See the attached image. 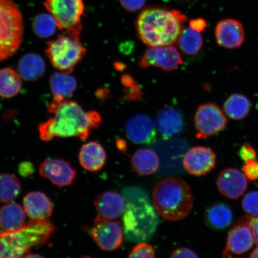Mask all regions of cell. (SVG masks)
Listing matches in <instances>:
<instances>
[{
	"instance_id": "cell-1",
	"label": "cell",
	"mask_w": 258,
	"mask_h": 258,
	"mask_svg": "<svg viewBox=\"0 0 258 258\" xmlns=\"http://www.w3.org/2000/svg\"><path fill=\"white\" fill-rule=\"evenodd\" d=\"M47 110L52 117L38 125L39 137L45 142L56 138L74 137L85 140L102 122L99 112L85 111L78 103L72 100L53 101L48 105Z\"/></svg>"
},
{
	"instance_id": "cell-2",
	"label": "cell",
	"mask_w": 258,
	"mask_h": 258,
	"mask_svg": "<svg viewBox=\"0 0 258 258\" xmlns=\"http://www.w3.org/2000/svg\"><path fill=\"white\" fill-rule=\"evenodd\" d=\"M125 207L122 214L125 238L135 243H145L152 238L159 218L147 193L138 186L125 187L122 191Z\"/></svg>"
},
{
	"instance_id": "cell-3",
	"label": "cell",
	"mask_w": 258,
	"mask_h": 258,
	"mask_svg": "<svg viewBox=\"0 0 258 258\" xmlns=\"http://www.w3.org/2000/svg\"><path fill=\"white\" fill-rule=\"evenodd\" d=\"M186 16L176 10L145 9L137 21L138 37L150 47L170 46L178 40Z\"/></svg>"
},
{
	"instance_id": "cell-4",
	"label": "cell",
	"mask_w": 258,
	"mask_h": 258,
	"mask_svg": "<svg viewBox=\"0 0 258 258\" xmlns=\"http://www.w3.org/2000/svg\"><path fill=\"white\" fill-rule=\"evenodd\" d=\"M153 203L161 217L169 221L182 220L192 211L194 198L185 180L167 177L155 186Z\"/></svg>"
},
{
	"instance_id": "cell-5",
	"label": "cell",
	"mask_w": 258,
	"mask_h": 258,
	"mask_svg": "<svg viewBox=\"0 0 258 258\" xmlns=\"http://www.w3.org/2000/svg\"><path fill=\"white\" fill-rule=\"evenodd\" d=\"M55 231L53 222L31 220L14 231H0V258H24L32 247L46 243Z\"/></svg>"
},
{
	"instance_id": "cell-6",
	"label": "cell",
	"mask_w": 258,
	"mask_h": 258,
	"mask_svg": "<svg viewBox=\"0 0 258 258\" xmlns=\"http://www.w3.org/2000/svg\"><path fill=\"white\" fill-rule=\"evenodd\" d=\"M23 16L12 0H0V61L18 51L24 36Z\"/></svg>"
},
{
	"instance_id": "cell-7",
	"label": "cell",
	"mask_w": 258,
	"mask_h": 258,
	"mask_svg": "<svg viewBox=\"0 0 258 258\" xmlns=\"http://www.w3.org/2000/svg\"><path fill=\"white\" fill-rule=\"evenodd\" d=\"M79 37L59 35L47 42L45 50L51 66L60 72L72 74L86 53Z\"/></svg>"
},
{
	"instance_id": "cell-8",
	"label": "cell",
	"mask_w": 258,
	"mask_h": 258,
	"mask_svg": "<svg viewBox=\"0 0 258 258\" xmlns=\"http://www.w3.org/2000/svg\"><path fill=\"white\" fill-rule=\"evenodd\" d=\"M43 5L59 30L70 36L79 37L83 30V0H45Z\"/></svg>"
},
{
	"instance_id": "cell-9",
	"label": "cell",
	"mask_w": 258,
	"mask_h": 258,
	"mask_svg": "<svg viewBox=\"0 0 258 258\" xmlns=\"http://www.w3.org/2000/svg\"><path fill=\"white\" fill-rule=\"evenodd\" d=\"M228 121L223 111L217 105L208 103L197 108L195 125L197 137L206 139L224 131Z\"/></svg>"
},
{
	"instance_id": "cell-10",
	"label": "cell",
	"mask_w": 258,
	"mask_h": 258,
	"mask_svg": "<svg viewBox=\"0 0 258 258\" xmlns=\"http://www.w3.org/2000/svg\"><path fill=\"white\" fill-rule=\"evenodd\" d=\"M92 237L102 250L118 249L123 240V231L120 221L97 217L90 230Z\"/></svg>"
},
{
	"instance_id": "cell-11",
	"label": "cell",
	"mask_w": 258,
	"mask_h": 258,
	"mask_svg": "<svg viewBox=\"0 0 258 258\" xmlns=\"http://www.w3.org/2000/svg\"><path fill=\"white\" fill-rule=\"evenodd\" d=\"M182 64L181 55L172 45L150 47L145 51L139 62L141 69L155 67L165 73L172 72Z\"/></svg>"
},
{
	"instance_id": "cell-12",
	"label": "cell",
	"mask_w": 258,
	"mask_h": 258,
	"mask_svg": "<svg viewBox=\"0 0 258 258\" xmlns=\"http://www.w3.org/2000/svg\"><path fill=\"white\" fill-rule=\"evenodd\" d=\"M39 173L58 188L72 185L77 176L76 169L67 161L59 158L44 160L40 164Z\"/></svg>"
},
{
	"instance_id": "cell-13",
	"label": "cell",
	"mask_w": 258,
	"mask_h": 258,
	"mask_svg": "<svg viewBox=\"0 0 258 258\" xmlns=\"http://www.w3.org/2000/svg\"><path fill=\"white\" fill-rule=\"evenodd\" d=\"M217 156L214 151L202 147H194L183 157V166L187 172L196 176L207 175L215 168Z\"/></svg>"
},
{
	"instance_id": "cell-14",
	"label": "cell",
	"mask_w": 258,
	"mask_h": 258,
	"mask_svg": "<svg viewBox=\"0 0 258 258\" xmlns=\"http://www.w3.org/2000/svg\"><path fill=\"white\" fill-rule=\"evenodd\" d=\"M254 238L247 221L235 226L229 233L222 257L234 258L247 252L253 246Z\"/></svg>"
},
{
	"instance_id": "cell-15",
	"label": "cell",
	"mask_w": 258,
	"mask_h": 258,
	"mask_svg": "<svg viewBox=\"0 0 258 258\" xmlns=\"http://www.w3.org/2000/svg\"><path fill=\"white\" fill-rule=\"evenodd\" d=\"M128 140L135 144H150L156 141V126L153 118L145 114L132 117L125 125Z\"/></svg>"
},
{
	"instance_id": "cell-16",
	"label": "cell",
	"mask_w": 258,
	"mask_h": 258,
	"mask_svg": "<svg viewBox=\"0 0 258 258\" xmlns=\"http://www.w3.org/2000/svg\"><path fill=\"white\" fill-rule=\"evenodd\" d=\"M156 124L161 138L167 140L182 133L185 126V120L178 108L166 106L158 113Z\"/></svg>"
},
{
	"instance_id": "cell-17",
	"label": "cell",
	"mask_w": 258,
	"mask_h": 258,
	"mask_svg": "<svg viewBox=\"0 0 258 258\" xmlns=\"http://www.w3.org/2000/svg\"><path fill=\"white\" fill-rule=\"evenodd\" d=\"M246 177L237 169L227 168L222 170L217 178L219 192L228 199L239 198L247 188Z\"/></svg>"
},
{
	"instance_id": "cell-18",
	"label": "cell",
	"mask_w": 258,
	"mask_h": 258,
	"mask_svg": "<svg viewBox=\"0 0 258 258\" xmlns=\"http://www.w3.org/2000/svg\"><path fill=\"white\" fill-rule=\"evenodd\" d=\"M215 38L219 46L226 48L240 47L244 41L243 25L234 19L219 21L215 28Z\"/></svg>"
},
{
	"instance_id": "cell-19",
	"label": "cell",
	"mask_w": 258,
	"mask_h": 258,
	"mask_svg": "<svg viewBox=\"0 0 258 258\" xmlns=\"http://www.w3.org/2000/svg\"><path fill=\"white\" fill-rule=\"evenodd\" d=\"M23 206L26 215L32 220H46L53 211L51 200L41 191L27 194L23 199Z\"/></svg>"
},
{
	"instance_id": "cell-20",
	"label": "cell",
	"mask_w": 258,
	"mask_h": 258,
	"mask_svg": "<svg viewBox=\"0 0 258 258\" xmlns=\"http://www.w3.org/2000/svg\"><path fill=\"white\" fill-rule=\"evenodd\" d=\"M93 203L99 217L114 220L123 214L125 200L123 196L117 192H102L96 197Z\"/></svg>"
},
{
	"instance_id": "cell-21",
	"label": "cell",
	"mask_w": 258,
	"mask_h": 258,
	"mask_svg": "<svg viewBox=\"0 0 258 258\" xmlns=\"http://www.w3.org/2000/svg\"><path fill=\"white\" fill-rule=\"evenodd\" d=\"M79 160L83 169L96 172L104 167L107 154L104 147L96 141H90L81 147Z\"/></svg>"
},
{
	"instance_id": "cell-22",
	"label": "cell",
	"mask_w": 258,
	"mask_h": 258,
	"mask_svg": "<svg viewBox=\"0 0 258 258\" xmlns=\"http://www.w3.org/2000/svg\"><path fill=\"white\" fill-rule=\"evenodd\" d=\"M49 86L53 101H62L69 99L76 92L77 82L71 74L59 72L51 74Z\"/></svg>"
},
{
	"instance_id": "cell-23",
	"label": "cell",
	"mask_w": 258,
	"mask_h": 258,
	"mask_svg": "<svg viewBox=\"0 0 258 258\" xmlns=\"http://www.w3.org/2000/svg\"><path fill=\"white\" fill-rule=\"evenodd\" d=\"M132 168L139 175L150 176L160 168V161L156 151L150 148L138 150L131 158Z\"/></svg>"
},
{
	"instance_id": "cell-24",
	"label": "cell",
	"mask_w": 258,
	"mask_h": 258,
	"mask_svg": "<svg viewBox=\"0 0 258 258\" xmlns=\"http://www.w3.org/2000/svg\"><path fill=\"white\" fill-rule=\"evenodd\" d=\"M26 214L21 205L8 203L0 208V228L2 231H14L24 227Z\"/></svg>"
},
{
	"instance_id": "cell-25",
	"label": "cell",
	"mask_w": 258,
	"mask_h": 258,
	"mask_svg": "<svg viewBox=\"0 0 258 258\" xmlns=\"http://www.w3.org/2000/svg\"><path fill=\"white\" fill-rule=\"evenodd\" d=\"M46 72V63L41 56L35 53H27L19 60L18 72L22 79L35 82Z\"/></svg>"
},
{
	"instance_id": "cell-26",
	"label": "cell",
	"mask_w": 258,
	"mask_h": 258,
	"mask_svg": "<svg viewBox=\"0 0 258 258\" xmlns=\"http://www.w3.org/2000/svg\"><path fill=\"white\" fill-rule=\"evenodd\" d=\"M233 219V212L225 203H215L206 211V223L213 230H225L231 224Z\"/></svg>"
},
{
	"instance_id": "cell-27",
	"label": "cell",
	"mask_w": 258,
	"mask_h": 258,
	"mask_svg": "<svg viewBox=\"0 0 258 258\" xmlns=\"http://www.w3.org/2000/svg\"><path fill=\"white\" fill-rule=\"evenodd\" d=\"M22 87V78L18 72L10 67L0 70V96L12 98L18 95Z\"/></svg>"
},
{
	"instance_id": "cell-28",
	"label": "cell",
	"mask_w": 258,
	"mask_h": 258,
	"mask_svg": "<svg viewBox=\"0 0 258 258\" xmlns=\"http://www.w3.org/2000/svg\"><path fill=\"white\" fill-rule=\"evenodd\" d=\"M251 109L250 101L247 97L240 94H233L226 100L224 111L233 120H240L249 114Z\"/></svg>"
},
{
	"instance_id": "cell-29",
	"label": "cell",
	"mask_w": 258,
	"mask_h": 258,
	"mask_svg": "<svg viewBox=\"0 0 258 258\" xmlns=\"http://www.w3.org/2000/svg\"><path fill=\"white\" fill-rule=\"evenodd\" d=\"M177 42L180 49L188 55H195L199 53L203 45L201 32L194 30L190 27L183 29Z\"/></svg>"
},
{
	"instance_id": "cell-30",
	"label": "cell",
	"mask_w": 258,
	"mask_h": 258,
	"mask_svg": "<svg viewBox=\"0 0 258 258\" xmlns=\"http://www.w3.org/2000/svg\"><path fill=\"white\" fill-rule=\"evenodd\" d=\"M22 185L17 177L9 173L0 174V202L12 203L20 195Z\"/></svg>"
},
{
	"instance_id": "cell-31",
	"label": "cell",
	"mask_w": 258,
	"mask_h": 258,
	"mask_svg": "<svg viewBox=\"0 0 258 258\" xmlns=\"http://www.w3.org/2000/svg\"><path fill=\"white\" fill-rule=\"evenodd\" d=\"M32 27L34 33L41 38L52 36L57 28L55 21L50 14H40L35 16Z\"/></svg>"
},
{
	"instance_id": "cell-32",
	"label": "cell",
	"mask_w": 258,
	"mask_h": 258,
	"mask_svg": "<svg viewBox=\"0 0 258 258\" xmlns=\"http://www.w3.org/2000/svg\"><path fill=\"white\" fill-rule=\"evenodd\" d=\"M121 83L126 90L124 99L126 101H143L141 90L133 77L125 74L121 77Z\"/></svg>"
},
{
	"instance_id": "cell-33",
	"label": "cell",
	"mask_w": 258,
	"mask_h": 258,
	"mask_svg": "<svg viewBox=\"0 0 258 258\" xmlns=\"http://www.w3.org/2000/svg\"><path fill=\"white\" fill-rule=\"evenodd\" d=\"M242 207L251 217H258V191H251L245 195L242 201Z\"/></svg>"
},
{
	"instance_id": "cell-34",
	"label": "cell",
	"mask_w": 258,
	"mask_h": 258,
	"mask_svg": "<svg viewBox=\"0 0 258 258\" xmlns=\"http://www.w3.org/2000/svg\"><path fill=\"white\" fill-rule=\"evenodd\" d=\"M156 253L152 246L146 243H138L134 247L127 258H155Z\"/></svg>"
},
{
	"instance_id": "cell-35",
	"label": "cell",
	"mask_w": 258,
	"mask_h": 258,
	"mask_svg": "<svg viewBox=\"0 0 258 258\" xmlns=\"http://www.w3.org/2000/svg\"><path fill=\"white\" fill-rule=\"evenodd\" d=\"M243 170L248 179L251 180L258 179V161L254 160L247 161Z\"/></svg>"
},
{
	"instance_id": "cell-36",
	"label": "cell",
	"mask_w": 258,
	"mask_h": 258,
	"mask_svg": "<svg viewBox=\"0 0 258 258\" xmlns=\"http://www.w3.org/2000/svg\"><path fill=\"white\" fill-rule=\"evenodd\" d=\"M147 0H119L122 7L128 12L138 11L143 8Z\"/></svg>"
},
{
	"instance_id": "cell-37",
	"label": "cell",
	"mask_w": 258,
	"mask_h": 258,
	"mask_svg": "<svg viewBox=\"0 0 258 258\" xmlns=\"http://www.w3.org/2000/svg\"><path fill=\"white\" fill-rule=\"evenodd\" d=\"M239 156L245 163L249 160H255L256 153L250 144H244L239 151Z\"/></svg>"
},
{
	"instance_id": "cell-38",
	"label": "cell",
	"mask_w": 258,
	"mask_h": 258,
	"mask_svg": "<svg viewBox=\"0 0 258 258\" xmlns=\"http://www.w3.org/2000/svg\"><path fill=\"white\" fill-rule=\"evenodd\" d=\"M169 258H199L192 250L187 247H180L173 250Z\"/></svg>"
},
{
	"instance_id": "cell-39",
	"label": "cell",
	"mask_w": 258,
	"mask_h": 258,
	"mask_svg": "<svg viewBox=\"0 0 258 258\" xmlns=\"http://www.w3.org/2000/svg\"><path fill=\"white\" fill-rule=\"evenodd\" d=\"M34 171V166L29 161H24L19 166V172L22 176L27 177L32 175Z\"/></svg>"
},
{
	"instance_id": "cell-40",
	"label": "cell",
	"mask_w": 258,
	"mask_h": 258,
	"mask_svg": "<svg viewBox=\"0 0 258 258\" xmlns=\"http://www.w3.org/2000/svg\"><path fill=\"white\" fill-rule=\"evenodd\" d=\"M206 21L203 19H196L189 22V27L193 29L194 30L201 32L206 28Z\"/></svg>"
},
{
	"instance_id": "cell-41",
	"label": "cell",
	"mask_w": 258,
	"mask_h": 258,
	"mask_svg": "<svg viewBox=\"0 0 258 258\" xmlns=\"http://www.w3.org/2000/svg\"><path fill=\"white\" fill-rule=\"evenodd\" d=\"M249 223L253 235L254 241L258 244V217L249 218Z\"/></svg>"
},
{
	"instance_id": "cell-42",
	"label": "cell",
	"mask_w": 258,
	"mask_h": 258,
	"mask_svg": "<svg viewBox=\"0 0 258 258\" xmlns=\"http://www.w3.org/2000/svg\"><path fill=\"white\" fill-rule=\"evenodd\" d=\"M116 145H117L118 149L120 150L121 152L126 153L127 144L124 140L119 139V140L116 141Z\"/></svg>"
},
{
	"instance_id": "cell-43",
	"label": "cell",
	"mask_w": 258,
	"mask_h": 258,
	"mask_svg": "<svg viewBox=\"0 0 258 258\" xmlns=\"http://www.w3.org/2000/svg\"><path fill=\"white\" fill-rule=\"evenodd\" d=\"M24 258H44L43 256L38 253H28Z\"/></svg>"
},
{
	"instance_id": "cell-44",
	"label": "cell",
	"mask_w": 258,
	"mask_h": 258,
	"mask_svg": "<svg viewBox=\"0 0 258 258\" xmlns=\"http://www.w3.org/2000/svg\"><path fill=\"white\" fill-rule=\"evenodd\" d=\"M115 68L116 69H117L118 71H122L124 70L125 67V66L124 64L122 63H119V62H115L114 63Z\"/></svg>"
},
{
	"instance_id": "cell-45",
	"label": "cell",
	"mask_w": 258,
	"mask_h": 258,
	"mask_svg": "<svg viewBox=\"0 0 258 258\" xmlns=\"http://www.w3.org/2000/svg\"><path fill=\"white\" fill-rule=\"evenodd\" d=\"M250 258H258V247L254 249L252 252L250 254Z\"/></svg>"
},
{
	"instance_id": "cell-46",
	"label": "cell",
	"mask_w": 258,
	"mask_h": 258,
	"mask_svg": "<svg viewBox=\"0 0 258 258\" xmlns=\"http://www.w3.org/2000/svg\"><path fill=\"white\" fill-rule=\"evenodd\" d=\"M80 258H92L91 257H89V256H83V257H80Z\"/></svg>"
}]
</instances>
